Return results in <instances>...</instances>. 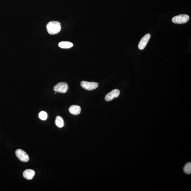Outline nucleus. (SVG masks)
<instances>
[{"label": "nucleus", "mask_w": 191, "mask_h": 191, "mask_svg": "<svg viewBox=\"0 0 191 191\" xmlns=\"http://www.w3.org/2000/svg\"><path fill=\"white\" fill-rule=\"evenodd\" d=\"M47 29L49 34L54 35L58 34L61 29V23L57 21H51L47 25Z\"/></svg>", "instance_id": "f257e3e1"}, {"label": "nucleus", "mask_w": 191, "mask_h": 191, "mask_svg": "<svg viewBox=\"0 0 191 191\" xmlns=\"http://www.w3.org/2000/svg\"><path fill=\"white\" fill-rule=\"evenodd\" d=\"M189 20V16L186 14H181L173 18L172 22L176 24H182L187 23Z\"/></svg>", "instance_id": "f03ea898"}, {"label": "nucleus", "mask_w": 191, "mask_h": 191, "mask_svg": "<svg viewBox=\"0 0 191 191\" xmlns=\"http://www.w3.org/2000/svg\"><path fill=\"white\" fill-rule=\"evenodd\" d=\"M81 87L88 90H92L97 88L99 84L94 82L82 81L80 83Z\"/></svg>", "instance_id": "7ed1b4c3"}, {"label": "nucleus", "mask_w": 191, "mask_h": 191, "mask_svg": "<svg viewBox=\"0 0 191 191\" xmlns=\"http://www.w3.org/2000/svg\"><path fill=\"white\" fill-rule=\"evenodd\" d=\"M68 89V85L64 82L58 83L53 88V90L55 92L62 93L67 92Z\"/></svg>", "instance_id": "20e7f679"}, {"label": "nucleus", "mask_w": 191, "mask_h": 191, "mask_svg": "<svg viewBox=\"0 0 191 191\" xmlns=\"http://www.w3.org/2000/svg\"><path fill=\"white\" fill-rule=\"evenodd\" d=\"M15 154L19 160L22 162H27L29 160L28 155L23 150L17 149L15 151Z\"/></svg>", "instance_id": "39448f33"}, {"label": "nucleus", "mask_w": 191, "mask_h": 191, "mask_svg": "<svg viewBox=\"0 0 191 191\" xmlns=\"http://www.w3.org/2000/svg\"><path fill=\"white\" fill-rule=\"evenodd\" d=\"M151 37V34H147L142 38L138 45V48L140 50H142L146 47Z\"/></svg>", "instance_id": "423d86ee"}, {"label": "nucleus", "mask_w": 191, "mask_h": 191, "mask_svg": "<svg viewBox=\"0 0 191 191\" xmlns=\"http://www.w3.org/2000/svg\"><path fill=\"white\" fill-rule=\"evenodd\" d=\"M120 94V91L119 90H113L105 96V100L107 101H110L112 100L115 98L118 97L119 96Z\"/></svg>", "instance_id": "0eeeda50"}, {"label": "nucleus", "mask_w": 191, "mask_h": 191, "mask_svg": "<svg viewBox=\"0 0 191 191\" xmlns=\"http://www.w3.org/2000/svg\"><path fill=\"white\" fill-rule=\"evenodd\" d=\"M35 172L32 170L27 169L23 172V177L28 180H31L34 178Z\"/></svg>", "instance_id": "6e6552de"}, {"label": "nucleus", "mask_w": 191, "mask_h": 191, "mask_svg": "<svg viewBox=\"0 0 191 191\" xmlns=\"http://www.w3.org/2000/svg\"><path fill=\"white\" fill-rule=\"evenodd\" d=\"M69 111L72 114L76 116L80 114L81 112V108L78 105H72L69 107Z\"/></svg>", "instance_id": "1a4fd4ad"}, {"label": "nucleus", "mask_w": 191, "mask_h": 191, "mask_svg": "<svg viewBox=\"0 0 191 191\" xmlns=\"http://www.w3.org/2000/svg\"><path fill=\"white\" fill-rule=\"evenodd\" d=\"M58 46L61 48L69 49L73 46V44L72 42H62L58 44Z\"/></svg>", "instance_id": "9d476101"}, {"label": "nucleus", "mask_w": 191, "mask_h": 191, "mask_svg": "<svg viewBox=\"0 0 191 191\" xmlns=\"http://www.w3.org/2000/svg\"><path fill=\"white\" fill-rule=\"evenodd\" d=\"M55 123L56 125L59 128H62L64 126V120L61 116H58L56 117L55 119Z\"/></svg>", "instance_id": "9b49d317"}, {"label": "nucleus", "mask_w": 191, "mask_h": 191, "mask_svg": "<svg viewBox=\"0 0 191 191\" xmlns=\"http://www.w3.org/2000/svg\"><path fill=\"white\" fill-rule=\"evenodd\" d=\"M185 173L187 174H190L191 173V162H188L184 166L183 168Z\"/></svg>", "instance_id": "f8f14e48"}, {"label": "nucleus", "mask_w": 191, "mask_h": 191, "mask_svg": "<svg viewBox=\"0 0 191 191\" xmlns=\"http://www.w3.org/2000/svg\"><path fill=\"white\" fill-rule=\"evenodd\" d=\"M39 117L42 120H45L48 118V114L44 111L41 112L39 114Z\"/></svg>", "instance_id": "ddd939ff"}]
</instances>
